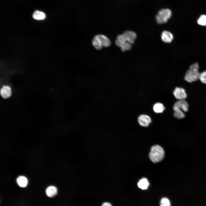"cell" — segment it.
Instances as JSON below:
<instances>
[{"label":"cell","instance_id":"6da1fadb","mask_svg":"<svg viewBox=\"0 0 206 206\" xmlns=\"http://www.w3.org/2000/svg\"><path fill=\"white\" fill-rule=\"evenodd\" d=\"M188 103L185 100H179L174 104L173 107L174 111V116L176 118L181 119L185 116L184 112L188 110Z\"/></svg>","mask_w":206,"mask_h":206},{"label":"cell","instance_id":"7a4b0ae2","mask_svg":"<svg viewBox=\"0 0 206 206\" xmlns=\"http://www.w3.org/2000/svg\"><path fill=\"white\" fill-rule=\"evenodd\" d=\"M165 152L163 148L160 146L156 145L151 147L149 157L153 162L157 163L162 161Z\"/></svg>","mask_w":206,"mask_h":206},{"label":"cell","instance_id":"3957f363","mask_svg":"<svg viewBox=\"0 0 206 206\" xmlns=\"http://www.w3.org/2000/svg\"><path fill=\"white\" fill-rule=\"evenodd\" d=\"M199 65L196 63L192 64L187 72L185 79L187 82H192L199 79L200 73L199 71Z\"/></svg>","mask_w":206,"mask_h":206},{"label":"cell","instance_id":"277c9868","mask_svg":"<svg viewBox=\"0 0 206 206\" xmlns=\"http://www.w3.org/2000/svg\"><path fill=\"white\" fill-rule=\"evenodd\" d=\"M93 45L97 49H100L103 47H108L110 46L111 42L109 39L103 35H97L94 37L92 40Z\"/></svg>","mask_w":206,"mask_h":206},{"label":"cell","instance_id":"5b68a950","mask_svg":"<svg viewBox=\"0 0 206 206\" xmlns=\"http://www.w3.org/2000/svg\"><path fill=\"white\" fill-rule=\"evenodd\" d=\"M172 14L171 10L168 9H162L159 11L156 18L157 22L159 24L167 22L171 17Z\"/></svg>","mask_w":206,"mask_h":206},{"label":"cell","instance_id":"8992f818","mask_svg":"<svg viewBox=\"0 0 206 206\" xmlns=\"http://www.w3.org/2000/svg\"><path fill=\"white\" fill-rule=\"evenodd\" d=\"M115 43L123 52L129 50L132 48L131 44L124 39L122 34L117 36L115 41Z\"/></svg>","mask_w":206,"mask_h":206},{"label":"cell","instance_id":"52a82bcc","mask_svg":"<svg viewBox=\"0 0 206 206\" xmlns=\"http://www.w3.org/2000/svg\"><path fill=\"white\" fill-rule=\"evenodd\" d=\"M175 97L179 100H185L187 97V94L184 89L176 87L173 92Z\"/></svg>","mask_w":206,"mask_h":206},{"label":"cell","instance_id":"ba28073f","mask_svg":"<svg viewBox=\"0 0 206 206\" xmlns=\"http://www.w3.org/2000/svg\"><path fill=\"white\" fill-rule=\"evenodd\" d=\"M138 121L141 126L147 127L151 123V120L148 116L145 114H142L138 117Z\"/></svg>","mask_w":206,"mask_h":206},{"label":"cell","instance_id":"9c48e42d","mask_svg":"<svg viewBox=\"0 0 206 206\" xmlns=\"http://www.w3.org/2000/svg\"><path fill=\"white\" fill-rule=\"evenodd\" d=\"M122 35L126 40L130 44L134 43L136 37V34L132 31H126L122 34Z\"/></svg>","mask_w":206,"mask_h":206},{"label":"cell","instance_id":"30bf717a","mask_svg":"<svg viewBox=\"0 0 206 206\" xmlns=\"http://www.w3.org/2000/svg\"><path fill=\"white\" fill-rule=\"evenodd\" d=\"M161 38L163 42L170 43L173 40V34L170 32L167 31H165L162 32Z\"/></svg>","mask_w":206,"mask_h":206},{"label":"cell","instance_id":"8fae6325","mask_svg":"<svg viewBox=\"0 0 206 206\" xmlns=\"http://www.w3.org/2000/svg\"><path fill=\"white\" fill-rule=\"evenodd\" d=\"M11 90L10 88L7 86L2 87L0 90V94L3 98H6L9 97L11 95Z\"/></svg>","mask_w":206,"mask_h":206},{"label":"cell","instance_id":"7c38bea8","mask_svg":"<svg viewBox=\"0 0 206 206\" xmlns=\"http://www.w3.org/2000/svg\"><path fill=\"white\" fill-rule=\"evenodd\" d=\"M58 192V189L56 187L53 186L48 187L46 189V193L47 196L52 197L56 195Z\"/></svg>","mask_w":206,"mask_h":206},{"label":"cell","instance_id":"4fadbf2b","mask_svg":"<svg viewBox=\"0 0 206 206\" xmlns=\"http://www.w3.org/2000/svg\"><path fill=\"white\" fill-rule=\"evenodd\" d=\"M149 185V183L147 179L145 178L142 179L138 183V187L142 190L147 189Z\"/></svg>","mask_w":206,"mask_h":206},{"label":"cell","instance_id":"5bb4252c","mask_svg":"<svg viewBox=\"0 0 206 206\" xmlns=\"http://www.w3.org/2000/svg\"><path fill=\"white\" fill-rule=\"evenodd\" d=\"M17 182L20 187H26L27 184L28 180L25 177L20 176L17 178Z\"/></svg>","mask_w":206,"mask_h":206},{"label":"cell","instance_id":"9a60e30c","mask_svg":"<svg viewBox=\"0 0 206 206\" xmlns=\"http://www.w3.org/2000/svg\"><path fill=\"white\" fill-rule=\"evenodd\" d=\"M165 109L163 105L161 103H157L153 106V110L156 113H161Z\"/></svg>","mask_w":206,"mask_h":206},{"label":"cell","instance_id":"2e32d148","mask_svg":"<svg viewBox=\"0 0 206 206\" xmlns=\"http://www.w3.org/2000/svg\"><path fill=\"white\" fill-rule=\"evenodd\" d=\"M46 15L43 12L39 11H35L33 14V18L36 20H42L45 19Z\"/></svg>","mask_w":206,"mask_h":206},{"label":"cell","instance_id":"e0dca14e","mask_svg":"<svg viewBox=\"0 0 206 206\" xmlns=\"http://www.w3.org/2000/svg\"><path fill=\"white\" fill-rule=\"evenodd\" d=\"M197 23L200 25L206 26V15H201L197 21Z\"/></svg>","mask_w":206,"mask_h":206},{"label":"cell","instance_id":"ac0fdd59","mask_svg":"<svg viewBox=\"0 0 206 206\" xmlns=\"http://www.w3.org/2000/svg\"><path fill=\"white\" fill-rule=\"evenodd\" d=\"M160 206H171L170 200L166 197L163 198L161 200Z\"/></svg>","mask_w":206,"mask_h":206},{"label":"cell","instance_id":"d6986e66","mask_svg":"<svg viewBox=\"0 0 206 206\" xmlns=\"http://www.w3.org/2000/svg\"><path fill=\"white\" fill-rule=\"evenodd\" d=\"M199 79L202 82L206 84V70L200 73Z\"/></svg>","mask_w":206,"mask_h":206},{"label":"cell","instance_id":"ffe728a7","mask_svg":"<svg viewBox=\"0 0 206 206\" xmlns=\"http://www.w3.org/2000/svg\"><path fill=\"white\" fill-rule=\"evenodd\" d=\"M101 206H112V205L109 202H105L102 204Z\"/></svg>","mask_w":206,"mask_h":206}]
</instances>
